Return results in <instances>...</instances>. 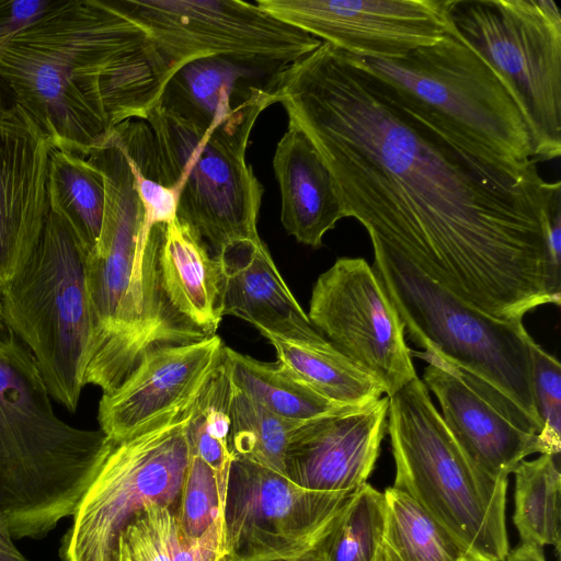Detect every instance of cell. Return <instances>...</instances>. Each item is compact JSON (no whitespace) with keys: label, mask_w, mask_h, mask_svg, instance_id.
Here are the masks:
<instances>
[{"label":"cell","mask_w":561,"mask_h":561,"mask_svg":"<svg viewBox=\"0 0 561 561\" xmlns=\"http://www.w3.org/2000/svg\"><path fill=\"white\" fill-rule=\"evenodd\" d=\"M533 359V389L537 417L541 425L538 442L541 454L560 455L561 451V367L534 340L530 343Z\"/></svg>","instance_id":"34"},{"label":"cell","mask_w":561,"mask_h":561,"mask_svg":"<svg viewBox=\"0 0 561 561\" xmlns=\"http://www.w3.org/2000/svg\"><path fill=\"white\" fill-rule=\"evenodd\" d=\"M251 66L222 57H207L183 65L169 80L159 104L194 121L211 124L228 115L251 85Z\"/></svg>","instance_id":"28"},{"label":"cell","mask_w":561,"mask_h":561,"mask_svg":"<svg viewBox=\"0 0 561 561\" xmlns=\"http://www.w3.org/2000/svg\"><path fill=\"white\" fill-rule=\"evenodd\" d=\"M515 476L513 522L522 543L561 548L560 455L540 454L522 460Z\"/></svg>","instance_id":"29"},{"label":"cell","mask_w":561,"mask_h":561,"mask_svg":"<svg viewBox=\"0 0 561 561\" xmlns=\"http://www.w3.org/2000/svg\"><path fill=\"white\" fill-rule=\"evenodd\" d=\"M192 402L123 438L107 437L103 460L62 538L61 561H118L121 534L138 512L160 504L179 513L191 458L187 419Z\"/></svg>","instance_id":"10"},{"label":"cell","mask_w":561,"mask_h":561,"mask_svg":"<svg viewBox=\"0 0 561 561\" xmlns=\"http://www.w3.org/2000/svg\"><path fill=\"white\" fill-rule=\"evenodd\" d=\"M91 160L104 178L105 208L98 243L85 259L93 339L84 386L107 394L151 350L207 335L180 317L164 295L159 250L165 225L146 226L126 148L110 142Z\"/></svg>","instance_id":"3"},{"label":"cell","mask_w":561,"mask_h":561,"mask_svg":"<svg viewBox=\"0 0 561 561\" xmlns=\"http://www.w3.org/2000/svg\"><path fill=\"white\" fill-rule=\"evenodd\" d=\"M146 32L172 77L183 65L222 57L279 69L313 51L321 41L238 0H122Z\"/></svg>","instance_id":"12"},{"label":"cell","mask_w":561,"mask_h":561,"mask_svg":"<svg viewBox=\"0 0 561 561\" xmlns=\"http://www.w3.org/2000/svg\"><path fill=\"white\" fill-rule=\"evenodd\" d=\"M459 34L504 81L528 124L534 157L561 154V14L553 0H453Z\"/></svg>","instance_id":"11"},{"label":"cell","mask_w":561,"mask_h":561,"mask_svg":"<svg viewBox=\"0 0 561 561\" xmlns=\"http://www.w3.org/2000/svg\"><path fill=\"white\" fill-rule=\"evenodd\" d=\"M87 253L49 213L27 263L0 293L8 328L30 351L51 399L76 412L89 363L93 320Z\"/></svg>","instance_id":"9"},{"label":"cell","mask_w":561,"mask_h":561,"mask_svg":"<svg viewBox=\"0 0 561 561\" xmlns=\"http://www.w3.org/2000/svg\"><path fill=\"white\" fill-rule=\"evenodd\" d=\"M268 88L371 244L404 254L496 319L560 306L546 222L561 185L538 163L512 172L473 157L328 43L275 71Z\"/></svg>","instance_id":"1"},{"label":"cell","mask_w":561,"mask_h":561,"mask_svg":"<svg viewBox=\"0 0 561 561\" xmlns=\"http://www.w3.org/2000/svg\"><path fill=\"white\" fill-rule=\"evenodd\" d=\"M232 385L225 360L216 367L188 409L191 451L216 473L222 503L233 456L229 449Z\"/></svg>","instance_id":"30"},{"label":"cell","mask_w":561,"mask_h":561,"mask_svg":"<svg viewBox=\"0 0 561 561\" xmlns=\"http://www.w3.org/2000/svg\"><path fill=\"white\" fill-rule=\"evenodd\" d=\"M388 397L305 422L294 432L285 476L323 492H354L370 477L387 432Z\"/></svg>","instance_id":"16"},{"label":"cell","mask_w":561,"mask_h":561,"mask_svg":"<svg viewBox=\"0 0 561 561\" xmlns=\"http://www.w3.org/2000/svg\"><path fill=\"white\" fill-rule=\"evenodd\" d=\"M382 530L383 494L366 482L351 493L316 550L320 561H378Z\"/></svg>","instance_id":"31"},{"label":"cell","mask_w":561,"mask_h":561,"mask_svg":"<svg viewBox=\"0 0 561 561\" xmlns=\"http://www.w3.org/2000/svg\"><path fill=\"white\" fill-rule=\"evenodd\" d=\"M274 18L345 53L400 58L453 27V0H257Z\"/></svg>","instance_id":"15"},{"label":"cell","mask_w":561,"mask_h":561,"mask_svg":"<svg viewBox=\"0 0 561 561\" xmlns=\"http://www.w3.org/2000/svg\"><path fill=\"white\" fill-rule=\"evenodd\" d=\"M214 334L148 352L111 393L102 394L98 420L110 439H119L150 420L194 400L224 358Z\"/></svg>","instance_id":"17"},{"label":"cell","mask_w":561,"mask_h":561,"mask_svg":"<svg viewBox=\"0 0 561 561\" xmlns=\"http://www.w3.org/2000/svg\"><path fill=\"white\" fill-rule=\"evenodd\" d=\"M12 331L8 328L4 320L2 298L0 294V341L8 339Z\"/></svg>","instance_id":"40"},{"label":"cell","mask_w":561,"mask_h":561,"mask_svg":"<svg viewBox=\"0 0 561 561\" xmlns=\"http://www.w3.org/2000/svg\"><path fill=\"white\" fill-rule=\"evenodd\" d=\"M277 362L322 397L341 407H362L385 392L368 371L336 351L327 340L305 342L265 334Z\"/></svg>","instance_id":"23"},{"label":"cell","mask_w":561,"mask_h":561,"mask_svg":"<svg viewBox=\"0 0 561 561\" xmlns=\"http://www.w3.org/2000/svg\"><path fill=\"white\" fill-rule=\"evenodd\" d=\"M275 102L252 85L231 112L207 125L161 104L149 113L160 181L176 196L175 217L216 255L229 244L259 239L263 187L247 163L252 128Z\"/></svg>","instance_id":"5"},{"label":"cell","mask_w":561,"mask_h":561,"mask_svg":"<svg viewBox=\"0 0 561 561\" xmlns=\"http://www.w3.org/2000/svg\"><path fill=\"white\" fill-rule=\"evenodd\" d=\"M222 274V316H234L254 325L262 335L321 342L278 272L262 240H241L216 254Z\"/></svg>","instance_id":"20"},{"label":"cell","mask_w":561,"mask_h":561,"mask_svg":"<svg viewBox=\"0 0 561 561\" xmlns=\"http://www.w3.org/2000/svg\"><path fill=\"white\" fill-rule=\"evenodd\" d=\"M279 184L280 220L296 240L312 248L345 218L332 176L310 140L289 126L276 146L273 159Z\"/></svg>","instance_id":"21"},{"label":"cell","mask_w":561,"mask_h":561,"mask_svg":"<svg viewBox=\"0 0 561 561\" xmlns=\"http://www.w3.org/2000/svg\"><path fill=\"white\" fill-rule=\"evenodd\" d=\"M159 268L164 295L175 312L203 334H216L224 317L219 261L176 217L164 226Z\"/></svg>","instance_id":"22"},{"label":"cell","mask_w":561,"mask_h":561,"mask_svg":"<svg viewBox=\"0 0 561 561\" xmlns=\"http://www.w3.org/2000/svg\"><path fill=\"white\" fill-rule=\"evenodd\" d=\"M179 513L150 504L121 534L118 561H232L224 545L222 519L198 539L182 533Z\"/></svg>","instance_id":"25"},{"label":"cell","mask_w":561,"mask_h":561,"mask_svg":"<svg viewBox=\"0 0 561 561\" xmlns=\"http://www.w3.org/2000/svg\"><path fill=\"white\" fill-rule=\"evenodd\" d=\"M54 146L23 114L0 119V293L33 253L47 217Z\"/></svg>","instance_id":"18"},{"label":"cell","mask_w":561,"mask_h":561,"mask_svg":"<svg viewBox=\"0 0 561 561\" xmlns=\"http://www.w3.org/2000/svg\"><path fill=\"white\" fill-rule=\"evenodd\" d=\"M350 55L473 157L512 172L538 163L513 94L454 25L436 44L400 58Z\"/></svg>","instance_id":"6"},{"label":"cell","mask_w":561,"mask_h":561,"mask_svg":"<svg viewBox=\"0 0 561 561\" xmlns=\"http://www.w3.org/2000/svg\"><path fill=\"white\" fill-rule=\"evenodd\" d=\"M300 424L270 412L232 386L229 449L233 458L285 476L286 451Z\"/></svg>","instance_id":"32"},{"label":"cell","mask_w":561,"mask_h":561,"mask_svg":"<svg viewBox=\"0 0 561 561\" xmlns=\"http://www.w3.org/2000/svg\"><path fill=\"white\" fill-rule=\"evenodd\" d=\"M49 213L61 218L85 251L95 248L105 208V183L89 157L53 148L47 169Z\"/></svg>","instance_id":"24"},{"label":"cell","mask_w":561,"mask_h":561,"mask_svg":"<svg viewBox=\"0 0 561 561\" xmlns=\"http://www.w3.org/2000/svg\"><path fill=\"white\" fill-rule=\"evenodd\" d=\"M420 355L428 363L424 385L438 400L451 436L477 467L507 479L527 456L541 454L538 436L520 430L454 366L433 354Z\"/></svg>","instance_id":"19"},{"label":"cell","mask_w":561,"mask_h":561,"mask_svg":"<svg viewBox=\"0 0 561 561\" xmlns=\"http://www.w3.org/2000/svg\"><path fill=\"white\" fill-rule=\"evenodd\" d=\"M15 110L54 148L88 157L112 131L104 104L162 90L169 70L122 0L51 1L8 44Z\"/></svg>","instance_id":"2"},{"label":"cell","mask_w":561,"mask_h":561,"mask_svg":"<svg viewBox=\"0 0 561 561\" xmlns=\"http://www.w3.org/2000/svg\"><path fill=\"white\" fill-rule=\"evenodd\" d=\"M224 360L236 389L283 419L305 423L347 408L322 397L278 362L264 363L228 346Z\"/></svg>","instance_id":"27"},{"label":"cell","mask_w":561,"mask_h":561,"mask_svg":"<svg viewBox=\"0 0 561 561\" xmlns=\"http://www.w3.org/2000/svg\"><path fill=\"white\" fill-rule=\"evenodd\" d=\"M222 507L215 471L191 451L178 516L184 536L201 538L215 522L222 519Z\"/></svg>","instance_id":"33"},{"label":"cell","mask_w":561,"mask_h":561,"mask_svg":"<svg viewBox=\"0 0 561 561\" xmlns=\"http://www.w3.org/2000/svg\"><path fill=\"white\" fill-rule=\"evenodd\" d=\"M351 493L308 490L233 458L222 507L225 548L232 561L300 556L329 533Z\"/></svg>","instance_id":"13"},{"label":"cell","mask_w":561,"mask_h":561,"mask_svg":"<svg viewBox=\"0 0 561 561\" xmlns=\"http://www.w3.org/2000/svg\"><path fill=\"white\" fill-rule=\"evenodd\" d=\"M388 399L392 486L449 530L474 561H505L507 479L491 477L468 458L419 377Z\"/></svg>","instance_id":"7"},{"label":"cell","mask_w":561,"mask_h":561,"mask_svg":"<svg viewBox=\"0 0 561 561\" xmlns=\"http://www.w3.org/2000/svg\"><path fill=\"white\" fill-rule=\"evenodd\" d=\"M9 524L0 513V561H28L14 546Z\"/></svg>","instance_id":"37"},{"label":"cell","mask_w":561,"mask_h":561,"mask_svg":"<svg viewBox=\"0 0 561 561\" xmlns=\"http://www.w3.org/2000/svg\"><path fill=\"white\" fill-rule=\"evenodd\" d=\"M505 561H546L542 548L534 545L520 543L510 550Z\"/></svg>","instance_id":"38"},{"label":"cell","mask_w":561,"mask_h":561,"mask_svg":"<svg viewBox=\"0 0 561 561\" xmlns=\"http://www.w3.org/2000/svg\"><path fill=\"white\" fill-rule=\"evenodd\" d=\"M378 561H474L461 542L405 492H383Z\"/></svg>","instance_id":"26"},{"label":"cell","mask_w":561,"mask_h":561,"mask_svg":"<svg viewBox=\"0 0 561 561\" xmlns=\"http://www.w3.org/2000/svg\"><path fill=\"white\" fill-rule=\"evenodd\" d=\"M373 268L404 332L424 353L454 366L470 382L514 402L541 430L533 389L534 340L522 321L493 318L432 278L404 254L371 244Z\"/></svg>","instance_id":"8"},{"label":"cell","mask_w":561,"mask_h":561,"mask_svg":"<svg viewBox=\"0 0 561 561\" xmlns=\"http://www.w3.org/2000/svg\"><path fill=\"white\" fill-rule=\"evenodd\" d=\"M546 242L552 263L561 270V204L552 210L546 222Z\"/></svg>","instance_id":"36"},{"label":"cell","mask_w":561,"mask_h":561,"mask_svg":"<svg viewBox=\"0 0 561 561\" xmlns=\"http://www.w3.org/2000/svg\"><path fill=\"white\" fill-rule=\"evenodd\" d=\"M51 3L50 0H0V62L12 37ZM16 114L10 88L0 73V119Z\"/></svg>","instance_id":"35"},{"label":"cell","mask_w":561,"mask_h":561,"mask_svg":"<svg viewBox=\"0 0 561 561\" xmlns=\"http://www.w3.org/2000/svg\"><path fill=\"white\" fill-rule=\"evenodd\" d=\"M308 318L341 354L392 396L417 377L403 323L371 265L340 257L316 280Z\"/></svg>","instance_id":"14"},{"label":"cell","mask_w":561,"mask_h":561,"mask_svg":"<svg viewBox=\"0 0 561 561\" xmlns=\"http://www.w3.org/2000/svg\"><path fill=\"white\" fill-rule=\"evenodd\" d=\"M26 346L0 341V513L13 538H42L72 516L108 446L60 420Z\"/></svg>","instance_id":"4"},{"label":"cell","mask_w":561,"mask_h":561,"mask_svg":"<svg viewBox=\"0 0 561 561\" xmlns=\"http://www.w3.org/2000/svg\"><path fill=\"white\" fill-rule=\"evenodd\" d=\"M267 561H320L316 547L294 558L273 559Z\"/></svg>","instance_id":"39"}]
</instances>
